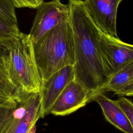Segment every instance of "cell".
I'll use <instances>...</instances> for the list:
<instances>
[{
	"mask_svg": "<svg viewBox=\"0 0 133 133\" xmlns=\"http://www.w3.org/2000/svg\"><path fill=\"white\" fill-rule=\"evenodd\" d=\"M40 118L41 93H20L15 105L0 108V133H31Z\"/></svg>",
	"mask_w": 133,
	"mask_h": 133,
	"instance_id": "cell-4",
	"label": "cell"
},
{
	"mask_svg": "<svg viewBox=\"0 0 133 133\" xmlns=\"http://www.w3.org/2000/svg\"><path fill=\"white\" fill-rule=\"evenodd\" d=\"M74 79V67L66 66L51 75L42 84V118L50 114L55 102L64 88Z\"/></svg>",
	"mask_w": 133,
	"mask_h": 133,
	"instance_id": "cell-9",
	"label": "cell"
},
{
	"mask_svg": "<svg viewBox=\"0 0 133 133\" xmlns=\"http://www.w3.org/2000/svg\"><path fill=\"white\" fill-rule=\"evenodd\" d=\"M8 49V73L18 91L22 94L40 92L42 83L29 35L20 32Z\"/></svg>",
	"mask_w": 133,
	"mask_h": 133,
	"instance_id": "cell-3",
	"label": "cell"
},
{
	"mask_svg": "<svg viewBox=\"0 0 133 133\" xmlns=\"http://www.w3.org/2000/svg\"><path fill=\"white\" fill-rule=\"evenodd\" d=\"M116 102L121 107L125 112L133 129V103L132 102L123 96L119 97Z\"/></svg>",
	"mask_w": 133,
	"mask_h": 133,
	"instance_id": "cell-15",
	"label": "cell"
},
{
	"mask_svg": "<svg viewBox=\"0 0 133 133\" xmlns=\"http://www.w3.org/2000/svg\"><path fill=\"white\" fill-rule=\"evenodd\" d=\"M99 46L105 71L109 78L133 61V45L122 41L118 37L100 30Z\"/></svg>",
	"mask_w": 133,
	"mask_h": 133,
	"instance_id": "cell-5",
	"label": "cell"
},
{
	"mask_svg": "<svg viewBox=\"0 0 133 133\" xmlns=\"http://www.w3.org/2000/svg\"><path fill=\"white\" fill-rule=\"evenodd\" d=\"M36 9L28 34L32 42L36 41L57 25L70 20L69 5L63 4L61 0L43 1Z\"/></svg>",
	"mask_w": 133,
	"mask_h": 133,
	"instance_id": "cell-6",
	"label": "cell"
},
{
	"mask_svg": "<svg viewBox=\"0 0 133 133\" xmlns=\"http://www.w3.org/2000/svg\"><path fill=\"white\" fill-rule=\"evenodd\" d=\"M123 0H84L85 8L95 24L102 32L118 37L116 18Z\"/></svg>",
	"mask_w": 133,
	"mask_h": 133,
	"instance_id": "cell-8",
	"label": "cell"
},
{
	"mask_svg": "<svg viewBox=\"0 0 133 133\" xmlns=\"http://www.w3.org/2000/svg\"><path fill=\"white\" fill-rule=\"evenodd\" d=\"M0 17L12 27L19 29L15 7L11 0H0Z\"/></svg>",
	"mask_w": 133,
	"mask_h": 133,
	"instance_id": "cell-13",
	"label": "cell"
},
{
	"mask_svg": "<svg viewBox=\"0 0 133 133\" xmlns=\"http://www.w3.org/2000/svg\"><path fill=\"white\" fill-rule=\"evenodd\" d=\"M94 94L75 79L63 90L53 104L50 114L56 116L70 114L92 100Z\"/></svg>",
	"mask_w": 133,
	"mask_h": 133,
	"instance_id": "cell-7",
	"label": "cell"
},
{
	"mask_svg": "<svg viewBox=\"0 0 133 133\" xmlns=\"http://www.w3.org/2000/svg\"><path fill=\"white\" fill-rule=\"evenodd\" d=\"M9 57V50L3 43L0 42V64H7Z\"/></svg>",
	"mask_w": 133,
	"mask_h": 133,
	"instance_id": "cell-17",
	"label": "cell"
},
{
	"mask_svg": "<svg viewBox=\"0 0 133 133\" xmlns=\"http://www.w3.org/2000/svg\"><path fill=\"white\" fill-rule=\"evenodd\" d=\"M100 91L133 96V61L112 75Z\"/></svg>",
	"mask_w": 133,
	"mask_h": 133,
	"instance_id": "cell-11",
	"label": "cell"
},
{
	"mask_svg": "<svg viewBox=\"0 0 133 133\" xmlns=\"http://www.w3.org/2000/svg\"><path fill=\"white\" fill-rule=\"evenodd\" d=\"M20 32L19 29L12 27L0 17V42L7 48L17 37Z\"/></svg>",
	"mask_w": 133,
	"mask_h": 133,
	"instance_id": "cell-14",
	"label": "cell"
},
{
	"mask_svg": "<svg viewBox=\"0 0 133 133\" xmlns=\"http://www.w3.org/2000/svg\"><path fill=\"white\" fill-rule=\"evenodd\" d=\"M7 64H0V108L11 107L16 104L20 94L10 77Z\"/></svg>",
	"mask_w": 133,
	"mask_h": 133,
	"instance_id": "cell-12",
	"label": "cell"
},
{
	"mask_svg": "<svg viewBox=\"0 0 133 133\" xmlns=\"http://www.w3.org/2000/svg\"><path fill=\"white\" fill-rule=\"evenodd\" d=\"M92 100L99 104L108 122L125 133H133V129L127 117L116 101L109 98L101 91L95 93Z\"/></svg>",
	"mask_w": 133,
	"mask_h": 133,
	"instance_id": "cell-10",
	"label": "cell"
},
{
	"mask_svg": "<svg viewBox=\"0 0 133 133\" xmlns=\"http://www.w3.org/2000/svg\"><path fill=\"white\" fill-rule=\"evenodd\" d=\"M15 8L36 9L44 0H11Z\"/></svg>",
	"mask_w": 133,
	"mask_h": 133,
	"instance_id": "cell-16",
	"label": "cell"
},
{
	"mask_svg": "<svg viewBox=\"0 0 133 133\" xmlns=\"http://www.w3.org/2000/svg\"><path fill=\"white\" fill-rule=\"evenodd\" d=\"M32 42L42 83L61 69L74 65V37L70 20L57 25Z\"/></svg>",
	"mask_w": 133,
	"mask_h": 133,
	"instance_id": "cell-2",
	"label": "cell"
},
{
	"mask_svg": "<svg viewBox=\"0 0 133 133\" xmlns=\"http://www.w3.org/2000/svg\"><path fill=\"white\" fill-rule=\"evenodd\" d=\"M35 130H36V128L33 129V130L31 132V133H35Z\"/></svg>",
	"mask_w": 133,
	"mask_h": 133,
	"instance_id": "cell-18",
	"label": "cell"
},
{
	"mask_svg": "<svg viewBox=\"0 0 133 133\" xmlns=\"http://www.w3.org/2000/svg\"><path fill=\"white\" fill-rule=\"evenodd\" d=\"M68 4L74 37V79L95 94L109 79L99 49L100 30L88 14L83 0H69Z\"/></svg>",
	"mask_w": 133,
	"mask_h": 133,
	"instance_id": "cell-1",
	"label": "cell"
}]
</instances>
